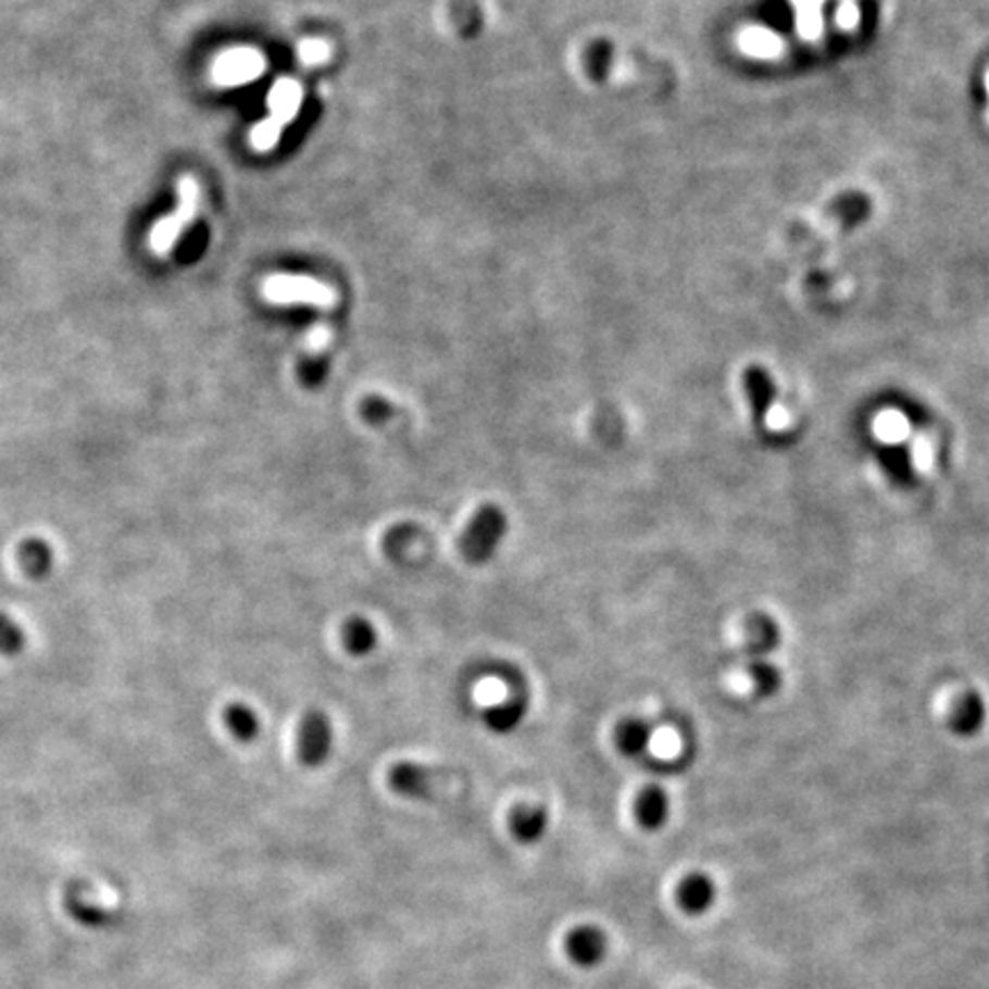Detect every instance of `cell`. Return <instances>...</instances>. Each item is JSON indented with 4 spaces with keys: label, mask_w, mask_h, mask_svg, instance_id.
<instances>
[{
    "label": "cell",
    "mask_w": 989,
    "mask_h": 989,
    "mask_svg": "<svg viewBox=\"0 0 989 989\" xmlns=\"http://www.w3.org/2000/svg\"><path fill=\"white\" fill-rule=\"evenodd\" d=\"M877 463L881 465V470L887 472L893 484H898V486L914 484V475H916L914 459H912V451L905 445H898V442L885 445L879 451Z\"/></svg>",
    "instance_id": "obj_18"
},
{
    "label": "cell",
    "mask_w": 989,
    "mask_h": 989,
    "mask_svg": "<svg viewBox=\"0 0 989 989\" xmlns=\"http://www.w3.org/2000/svg\"><path fill=\"white\" fill-rule=\"evenodd\" d=\"M550 813L541 804H515L509 813V829L521 843L531 846L548 831Z\"/></svg>",
    "instance_id": "obj_11"
},
{
    "label": "cell",
    "mask_w": 989,
    "mask_h": 989,
    "mask_svg": "<svg viewBox=\"0 0 989 989\" xmlns=\"http://www.w3.org/2000/svg\"><path fill=\"white\" fill-rule=\"evenodd\" d=\"M985 722H987V705L978 692L969 690V692H964L962 699L955 703L951 719H949V728L960 738H974L980 734Z\"/></svg>",
    "instance_id": "obj_12"
},
{
    "label": "cell",
    "mask_w": 989,
    "mask_h": 989,
    "mask_svg": "<svg viewBox=\"0 0 989 989\" xmlns=\"http://www.w3.org/2000/svg\"><path fill=\"white\" fill-rule=\"evenodd\" d=\"M266 72V58L252 47H234L223 51L211 64V80L218 88H239Z\"/></svg>",
    "instance_id": "obj_6"
},
{
    "label": "cell",
    "mask_w": 989,
    "mask_h": 989,
    "mask_svg": "<svg viewBox=\"0 0 989 989\" xmlns=\"http://www.w3.org/2000/svg\"><path fill=\"white\" fill-rule=\"evenodd\" d=\"M527 708H529V699H527V692L521 687V690H513L509 694V699H504L502 703H494V705L486 708L484 722L492 734L506 736L523 724V719L527 715Z\"/></svg>",
    "instance_id": "obj_10"
},
{
    "label": "cell",
    "mask_w": 989,
    "mask_h": 989,
    "mask_svg": "<svg viewBox=\"0 0 989 989\" xmlns=\"http://www.w3.org/2000/svg\"><path fill=\"white\" fill-rule=\"evenodd\" d=\"M747 387H749L751 405H754V411H756L759 420L765 422V420L769 417V413L774 411V390H772V383H769L765 376L754 374V376H749Z\"/></svg>",
    "instance_id": "obj_22"
},
{
    "label": "cell",
    "mask_w": 989,
    "mask_h": 989,
    "mask_svg": "<svg viewBox=\"0 0 989 989\" xmlns=\"http://www.w3.org/2000/svg\"><path fill=\"white\" fill-rule=\"evenodd\" d=\"M749 676L754 678L759 697H772L781 690L784 676L781 672L767 660H751L749 662Z\"/></svg>",
    "instance_id": "obj_21"
},
{
    "label": "cell",
    "mask_w": 989,
    "mask_h": 989,
    "mask_svg": "<svg viewBox=\"0 0 989 989\" xmlns=\"http://www.w3.org/2000/svg\"><path fill=\"white\" fill-rule=\"evenodd\" d=\"M717 898V887L711 875L705 873H690L680 879V885L676 889V902L678 907L685 914H705L715 905Z\"/></svg>",
    "instance_id": "obj_9"
},
{
    "label": "cell",
    "mask_w": 989,
    "mask_h": 989,
    "mask_svg": "<svg viewBox=\"0 0 989 989\" xmlns=\"http://www.w3.org/2000/svg\"><path fill=\"white\" fill-rule=\"evenodd\" d=\"M305 92L303 85H300L296 78H279L273 83V88L266 97V109L268 115L256 122L250 128V147L254 152L266 154L271 149L277 147L279 138H283L285 128L298 117L300 105H303Z\"/></svg>",
    "instance_id": "obj_1"
},
{
    "label": "cell",
    "mask_w": 989,
    "mask_h": 989,
    "mask_svg": "<svg viewBox=\"0 0 989 989\" xmlns=\"http://www.w3.org/2000/svg\"><path fill=\"white\" fill-rule=\"evenodd\" d=\"M738 47L744 55L756 60H774L784 51V39L763 26H749L740 30Z\"/></svg>",
    "instance_id": "obj_16"
},
{
    "label": "cell",
    "mask_w": 989,
    "mask_h": 989,
    "mask_svg": "<svg viewBox=\"0 0 989 989\" xmlns=\"http://www.w3.org/2000/svg\"><path fill=\"white\" fill-rule=\"evenodd\" d=\"M635 818L641 829L658 831L669 818V794L660 786H647L635 800Z\"/></svg>",
    "instance_id": "obj_13"
},
{
    "label": "cell",
    "mask_w": 989,
    "mask_h": 989,
    "mask_svg": "<svg viewBox=\"0 0 989 989\" xmlns=\"http://www.w3.org/2000/svg\"><path fill=\"white\" fill-rule=\"evenodd\" d=\"M335 744V730L330 717L321 711V708H310L298 724V738H296V754L298 761L305 767L324 765Z\"/></svg>",
    "instance_id": "obj_5"
},
{
    "label": "cell",
    "mask_w": 989,
    "mask_h": 989,
    "mask_svg": "<svg viewBox=\"0 0 989 989\" xmlns=\"http://www.w3.org/2000/svg\"><path fill=\"white\" fill-rule=\"evenodd\" d=\"M387 784L390 788L401 794V798L408 800H428L434 794L436 788V774L431 767L413 763V761H401L392 765L390 774H387Z\"/></svg>",
    "instance_id": "obj_7"
},
{
    "label": "cell",
    "mask_w": 989,
    "mask_h": 989,
    "mask_svg": "<svg viewBox=\"0 0 989 989\" xmlns=\"http://www.w3.org/2000/svg\"><path fill=\"white\" fill-rule=\"evenodd\" d=\"M614 742L623 756L637 759L651 747L653 726L647 719H639V717L623 719V722H618V726L614 730Z\"/></svg>",
    "instance_id": "obj_15"
},
{
    "label": "cell",
    "mask_w": 989,
    "mask_h": 989,
    "mask_svg": "<svg viewBox=\"0 0 989 989\" xmlns=\"http://www.w3.org/2000/svg\"><path fill=\"white\" fill-rule=\"evenodd\" d=\"M262 296L271 305H310L316 310H333L337 305V291L308 275L275 273L262 283Z\"/></svg>",
    "instance_id": "obj_3"
},
{
    "label": "cell",
    "mask_w": 989,
    "mask_h": 989,
    "mask_svg": "<svg viewBox=\"0 0 989 989\" xmlns=\"http://www.w3.org/2000/svg\"><path fill=\"white\" fill-rule=\"evenodd\" d=\"M330 51L333 49L328 41L318 37H308L298 45V58L305 67H318V64H324L330 58Z\"/></svg>",
    "instance_id": "obj_23"
},
{
    "label": "cell",
    "mask_w": 989,
    "mask_h": 989,
    "mask_svg": "<svg viewBox=\"0 0 989 989\" xmlns=\"http://www.w3.org/2000/svg\"><path fill=\"white\" fill-rule=\"evenodd\" d=\"M200 184L196 177L184 175L177 181V206L172 209L167 216L159 218L149 231V248H152L154 254L167 256L175 246L179 243L181 234L188 229V225L196 221L198 211H200Z\"/></svg>",
    "instance_id": "obj_4"
},
{
    "label": "cell",
    "mask_w": 989,
    "mask_h": 989,
    "mask_svg": "<svg viewBox=\"0 0 989 989\" xmlns=\"http://www.w3.org/2000/svg\"><path fill=\"white\" fill-rule=\"evenodd\" d=\"M223 719H225V726L227 730L231 734L234 740H239L243 744L248 742H254L256 738H260L262 734V719L260 715H256L252 708L243 701H234L225 708V713H223Z\"/></svg>",
    "instance_id": "obj_17"
},
{
    "label": "cell",
    "mask_w": 989,
    "mask_h": 989,
    "mask_svg": "<svg viewBox=\"0 0 989 989\" xmlns=\"http://www.w3.org/2000/svg\"><path fill=\"white\" fill-rule=\"evenodd\" d=\"M564 946L577 966H596L605 960L608 935L598 926H577L566 935Z\"/></svg>",
    "instance_id": "obj_8"
},
{
    "label": "cell",
    "mask_w": 989,
    "mask_h": 989,
    "mask_svg": "<svg viewBox=\"0 0 989 989\" xmlns=\"http://www.w3.org/2000/svg\"><path fill=\"white\" fill-rule=\"evenodd\" d=\"M985 85H987V97H989V72H987V76H985Z\"/></svg>",
    "instance_id": "obj_26"
},
{
    "label": "cell",
    "mask_w": 989,
    "mask_h": 989,
    "mask_svg": "<svg viewBox=\"0 0 989 989\" xmlns=\"http://www.w3.org/2000/svg\"><path fill=\"white\" fill-rule=\"evenodd\" d=\"M509 531V518L500 504H481L475 513L461 536L459 550L467 564H488L490 559L498 554L502 541L506 539Z\"/></svg>",
    "instance_id": "obj_2"
},
{
    "label": "cell",
    "mask_w": 989,
    "mask_h": 989,
    "mask_svg": "<svg viewBox=\"0 0 989 989\" xmlns=\"http://www.w3.org/2000/svg\"><path fill=\"white\" fill-rule=\"evenodd\" d=\"M308 341H310V351H314V353L324 351L328 347V341H330V330L326 326H316V328L310 330Z\"/></svg>",
    "instance_id": "obj_25"
},
{
    "label": "cell",
    "mask_w": 989,
    "mask_h": 989,
    "mask_svg": "<svg viewBox=\"0 0 989 989\" xmlns=\"http://www.w3.org/2000/svg\"><path fill=\"white\" fill-rule=\"evenodd\" d=\"M341 647L353 658H364L376 651L378 630L367 616L353 614L341 623Z\"/></svg>",
    "instance_id": "obj_14"
},
{
    "label": "cell",
    "mask_w": 989,
    "mask_h": 989,
    "mask_svg": "<svg viewBox=\"0 0 989 989\" xmlns=\"http://www.w3.org/2000/svg\"><path fill=\"white\" fill-rule=\"evenodd\" d=\"M850 3H852V0H850Z\"/></svg>",
    "instance_id": "obj_27"
},
{
    "label": "cell",
    "mask_w": 989,
    "mask_h": 989,
    "mask_svg": "<svg viewBox=\"0 0 989 989\" xmlns=\"http://www.w3.org/2000/svg\"><path fill=\"white\" fill-rule=\"evenodd\" d=\"M794 10H798V18H794V26H798V33L804 41H815L823 30H825V21L821 14L823 0H792Z\"/></svg>",
    "instance_id": "obj_20"
},
{
    "label": "cell",
    "mask_w": 989,
    "mask_h": 989,
    "mask_svg": "<svg viewBox=\"0 0 989 989\" xmlns=\"http://www.w3.org/2000/svg\"><path fill=\"white\" fill-rule=\"evenodd\" d=\"M747 655H751L754 660H763L765 655H769L774 649L779 647V641H781V633H779V626H777V621L769 618V616H756L754 618V628H751V635L747 639Z\"/></svg>",
    "instance_id": "obj_19"
},
{
    "label": "cell",
    "mask_w": 989,
    "mask_h": 989,
    "mask_svg": "<svg viewBox=\"0 0 989 989\" xmlns=\"http://www.w3.org/2000/svg\"><path fill=\"white\" fill-rule=\"evenodd\" d=\"M836 26L843 30H854L859 26V10L850 0H843V5L836 10Z\"/></svg>",
    "instance_id": "obj_24"
}]
</instances>
